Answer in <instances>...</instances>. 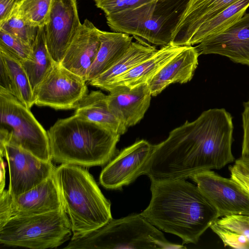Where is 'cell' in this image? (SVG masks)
<instances>
[{
    "label": "cell",
    "mask_w": 249,
    "mask_h": 249,
    "mask_svg": "<svg viewBox=\"0 0 249 249\" xmlns=\"http://www.w3.org/2000/svg\"><path fill=\"white\" fill-rule=\"evenodd\" d=\"M189 0H157L153 12L139 37L158 46L171 43Z\"/></svg>",
    "instance_id": "cell-15"
},
{
    "label": "cell",
    "mask_w": 249,
    "mask_h": 249,
    "mask_svg": "<svg viewBox=\"0 0 249 249\" xmlns=\"http://www.w3.org/2000/svg\"><path fill=\"white\" fill-rule=\"evenodd\" d=\"M229 170L231 178L249 193V168L236 160Z\"/></svg>",
    "instance_id": "cell-31"
},
{
    "label": "cell",
    "mask_w": 249,
    "mask_h": 249,
    "mask_svg": "<svg viewBox=\"0 0 249 249\" xmlns=\"http://www.w3.org/2000/svg\"><path fill=\"white\" fill-rule=\"evenodd\" d=\"M199 55L217 54L249 66V13L196 47Z\"/></svg>",
    "instance_id": "cell-14"
},
{
    "label": "cell",
    "mask_w": 249,
    "mask_h": 249,
    "mask_svg": "<svg viewBox=\"0 0 249 249\" xmlns=\"http://www.w3.org/2000/svg\"><path fill=\"white\" fill-rule=\"evenodd\" d=\"M38 28L14 12L6 20L0 23V29L20 38L32 46L36 38Z\"/></svg>",
    "instance_id": "cell-29"
},
{
    "label": "cell",
    "mask_w": 249,
    "mask_h": 249,
    "mask_svg": "<svg viewBox=\"0 0 249 249\" xmlns=\"http://www.w3.org/2000/svg\"><path fill=\"white\" fill-rule=\"evenodd\" d=\"M10 181L8 191L17 196L38 185L53 175L56 168L27 151L13 144L5 146Z\"/></svg>",
    "instance_id": "cell-13"
},
{
    "label": "cell",
    "mask_w": 249,
    "mask_h": 249,
    "mask_svg": "<svg viewBox=\"0 0 249 249\" xmlns=\"http://www.w3.org/2000/svg\"><path fill=\"white\" fill-rule=\"evenodd\" d=\"M52 160L83 167L107 164L118 153L120 135L76 115L47 131Z\"/></svg>",
    "instance_id": "cell-3"
},
{
    "label": "cell",
    "mask_w": 249,
    "mask_h": 249,
    "mask_svg": "<svg viewBox=\"0 0 249 249\" xmlns=\"http://www.w3.org/2000/svg\"><path fill=\"white\" fill-rule=\"evenodd\" d=\"M154 0H126L121 11L135 8Z\"/></svg>",
    "instance_id": "cell-36"
},
{
    "label": "cell",
    "mask_w": 249,
    "mask_h": 249,
    "mask_svg": "<svg viewBox=\"0 0 249 249\" xmlns=\"http://www.w3.org/2000/svg\"><path fill=\"white\" fill-rule=\"evenodd\" d=\"M74 114L120 136L127 130V127L109 109L107 95L100 91H91L88 93L78 104Z\"/></svg>",
    "instance_id": "cell-23"
},
{
    "label": "cell",
    "mask_w": 249,
    "mask_h": 249,
    "mask_svg": "<svg viewBox=\"0 0 249 249\" xmlns=\"http://www.w3.org/2000/svg\"><path fill=\"white\" fill-rule=\"evenodd\" d=\"M225 247L249 249V215L222 217L210 227Z\"/></svg>",
    "instance_id": "cell-26"
},
{
    "label": "cell",
    "mask_w": 249,
    "mask_h": 249,
    "mask_svg": "<svg viewBox=\"0 0 249 249\" xmlns=\"http://www.w3.org/2000/svg\"><path fill=\"white\" fill-rule=\"evenodd\" d=\"M63 208L53 174L38 185L17 196L12 197L8 190L0 193V227L14 216L39 214Z\"/></svg>",
    "instance_id": "cell-9"
},
{
    "label": "cell",
    "mask_w": 249,
    "mask_h": 249,
    "mask_svg": "<svg viewBox=\"0 0 249 249\" xmlns=\"http://www.w3.org/2000/svg\"><path fill=\"white\" fill-rule=\"evenodd\" d=\"M167 240L142 214L115 219L83 236L71 239L66 249H184Z\"/></svg>",
    "instance_id": "cell-5"
},
{
    "label": "cell",
    "mask_w": 249,
    "mask_h": 249,
    "mask_svg": "<svg viewBox=\"0 0 249 249\" xmlns=\"http://www.w3.org/2000/svg\"><path fill=\"white\" fill-rule=\"evenodd\" d=\"M190 178L216 208L219 217L249 215V193L231 178L207 170Z\"/></svg>",
    "instance_id": "cell-10"
},
{
    "label": "cell",
    "mask_w": 249,
    "mask_h": 249,
    "mask_svg": "<svg viewBox=\"0 0 249 249\" xmlns=\"http://www.w3.org/2000/svg\"><path fill=\"white\" fill-rule=\"evenodd\" d=\"M233 129L232 117L224 108L204 111L154 145L144 175L150 180L186 179L200 172L222 168L235 160Z\"/></svg>",
    "instance_id": "cell-1"
},
{
    "label": "cell",
    "mask_w": 249,
    "mask_h": 249,
    "mask_svg": "<svg viewBox=\"0 0 249 249\" xmlns=\"http://www.w3.org/2000/svg\"><path fill=\"white\" fill-rule=\"evenodd\" d=\"M0 87L29 109L35 104L33 90L21 61L1 47Z\"/></svg>",
    "instance_id": "cell-20"
},
{
    "label": "cell",
    "mask_w": 249,
    "mask_h": 249,
    "mask_svg": "<svg viewBox=\"0 0 249 249\" xmlns=\"http://www.w3.org/2000/svg\"><path fill=\"white\" fill-rule=\"evenodd\" d=\"M54 175L71 225V239L80 238L112 218L110 202L85 168L61 164Z\"/></svg>",
    "instance_id": "cell-4"
},
{
    "label": "cell",
    "mask_w": 249,
    "mask_h": 249,
    "mask_svg": "<svg viewBox=\"0 0 249 249\" xmlns=\"http://www.w3.org/2000/svg\"><path fill=\"white\" fill-rule=\"evenodd\" d=\"M126 0H94L96 6L102 10L106 16L120 12Z\"/></svg>",
    "instance_id": "cell-33"
},
{
    "label": "cell",
    "mask_w": 249,
    "mask_h": 249,
    "mask_svg": "<svg viewBox=\"0 0 249 249\" xmlns=\"http://www.w3.org/2000/svg\"><path fill=\"white\" fill-rule=\"evenodd\" d=\"M244 110L242 113L243 139L241 156L242 160H249V100L244 104Z\"/></svg>",
    "instance_id": "cell-32"
},
{
    "label": "cell",
    "mask_w": 249,
    "mask_h": 249,
    "mask_svg": "<svg viewBox=\"0 0 249 249\" xmlns=\"http://www.w3.org/2000/svg\"><path fill=\"white\" fill-rule=\"evenodd\" d=\"M44 27L38 28L30 57L21 62L33 90L55 64L46 46Z\"/></svg>",
    "instance_id": "cell-27"
},
{
    "label": "cell",
    "mask_w": 249,
    "mask_h": 249,
    "mask_svg": "<svg viewBox=\"0 0 249 249\" xmlns=\"http://www.w3.org/2000/svg\"><path fill=\"white\" fill-rule=\"evenodd\" d=\"M99 34L100 46L87 76L88 83L112 66L132 42V37L124 33L99 30Z\"/></svg>",
    "instance_id": "cell-22"
},
{
    "label": "cell",
    "mask_w": 249,
    "mask_h": 249,
    "mask_svg": "<svg viewBox=\"0 0 249 249\" xmlns=\"http://www.w3.org/2000/svg\"><path fill=\"white\" fill-rule=\"evenodd\" d=\"M81 24L77 0H53L44 28L46 46L55 64H61Z\"/></svg>",
    "instance_id": "cell-11"
},
{
    "label": "cell",
    "mask_w": 249,
    "mask_h": 249,
    "mask_svg": "<svg viewBox=\"0 0 249 249\" xmlns=\"http://www.w3.org/2000/svg\"><path fill=\"white\" fill-rule=\"evenodd\" d=\"M157 51L155 46L137 38V41L131 43L127 51L112 66L88 83L104 89L115 78L131 70Z\"/></svg>",
    "instance_id": "cell-24"
},
{
    "label": "cell",
    "mask_w": 249,
    "mask_h": 249,
    "mask_svg": "<svg viewBox=\"0 0 249 249\" xmlns=\"http://www.w3.org/2000/svg\"><path fill=\"white\" fill-rule=\"evenodd\" d=\"M249 7V0H236L200 25L189 37L186 46L200 43L218 34L241 18Z\"/></svg>",
    "instance_id": "cell-25"
},
{
    "label": "cell",
    "mask_w": 249,
    "mask_h": 249,
    "mask_svg": "<svg viewBox=\"0 0 249 249\" xmlns=\"http://www.w3.org/2000/svg\"><path fill=\"white\" fill-rule=\"evenodd\" d=\"M239 162L242 163L243 165H244L245 166L249 168V160H242L239 158L238 159L236 160Z\"/></svg>",
    "instance_id": "cell-38"
},
{
    "label": "cell",
    "mask_w": 249,
    "mask_h": 249,
    "mask_svg": "<svg viewBox=\"0 0 249 249\" xmlns=\"http://www.w3.org/2000/svg\"><path fill=\"white\" fill-rule=\"evenodd\" d=\"M0 193L4 190L5 184V168L4 160L2 157L0 158Z\"/></svg>",
    "instance_id": "cell-37"
},
{
    "label": "cell",
    "mask_w": 249,
    "mask_h": 249,
    "mask_svg": "<svg viewBox=\"0 0 249 249\" xmlns=\"http://www.w3.org/2000/svg\"><path fill=\"white\" fill-rule=\"evenodd\" d=\"M72 233L64 208L49 213L10 218L0 227V243L32 249L55 248Z\"/></svg>",
    "instance_id": "cell-6"
},
{
    "label": "cell",
    "mask_w": 249,
    "mask_h": 249,
    "mask_svg": "<svg viewBox=\"0 0 249 249\" xmlns=\"http://www.w3.org/2000/svg\"><path fill=\"white\" fill-rule=\"evenodd\" d=\"M53 0H21L13 13L35 27H44L47 22Z\"/></svg>",
    "instance_id": "cell-28"
},
{
    "label": "cell",
    "mask_w": 249,
    "mask_h": 249,
    "mask_svg": "<svg viewBox=\"0 0 249 249\" xmlns=\"http://www.w3.org/2000/svg\"><path fill=\"white\" fill-rule=\"evenodd\" d=\"M152 96L147 83L133 88L116 87L107 95L112 113L127 128L138 123L148 109Z\"/></svg>",
    "instance_id": "cell-17"
},
{
    "label": "cell",
    "mask_w": 249,
    "mask_h": 249,
    "mask_svg": "<svg viewBox=\"0 0 249 249\" xmlns=\"http://www.w3.org/2000/svg\"><path fill=\"white\" fill-rule=\"evenodd\" d=\"M154 147L141 140L122 149L102 170L100 183L107 189L121 190L134 182L144 174Z\"/></svg>",
    "instance_id": "cell-12"
},
{
    "label": "cell",
    "mask_w": 249,
    "mask_h": 249,
    "mask_svg": "<svg viewBox=\"0 0 249 249\" xmlns=\"http://www.w3.org/2000/svg\"><path fill=\"white\" fill-rule=\"evenodd\" d=\"M30 109L0 87V123L11 128L8 143L27 151L42 160L51 162L47 131Z\"/></svg>",
    "instance_id": "cell-7"
},
{
    "label": "cell",
    "mask_w": 249,
    "mask_h": 249,
    "mask_svg": "<svg viewBox=\"0 0 249 249\" xmlns=\"http://www.w3.org/2000/svg\"><path fill=\"white\" fill-rule=\"evenodd\" d=\"M151 198L142 214L161 230L196 244L219 218L218 213L195 185L184 179L150 180Z\"/></svg>",
    "instance_id": "cell-2"
},
{
    "label": "cell",
    "mask_w": 249,
    "mask_h": 249,
    "mask_svg": "<svg viewBox=\"0 0 249 249\" xmlns=\"http://www.w3.org/2000/svg\"><path fill=\"white\" fill-rule=\"evenodd\" d=\"M9 131L5 127L1 126L0 129V152L1 157H5V146L9 142Z\"/></svg>",
    "instance_id": "cell-35"
},
{
    "label": "cell",
    "mask_w": 249,
    "mask_h": 249,
    "mask_svg": "<svg viewBox=\"0 0 249 249\" xmlns=\"http://www.w3.org/2000/svg\"><path fill=\"white\" fill-rule=\"evenodd\" d=\"M21 0H0V23L6 20L11 15Z\"/></svg>",
    "instance_id": "cell-34"
},
{
    "label": "cell",
    "mask_w": 249,
    "mask_h": 249,
    "mask_svg": "<svg viewBox=\"0 0 249 249\" xmlns=\"http://www.w3.org/2000/svg\"><path fill=\"white\" fill-rule=\"evenodd\" d=\"M185 46L170 44L162 46L151 56L131 70L115 78L103 90L110 91L116 87L133 88L147 83L169 61L181 51Z\"/></svg>",
    "instance_id": "cell-21"
},
{
    "label": "cell",
    "mask_w": 249,
    "mask_h": 249,
    "mask_svg": "<svg viewBox=\"0 0 249 249\" xmlns=\"http://www.w3.org/2000/svg\"><path fill=\"white\" fill-rule=\"evenodd\" d=\"M236 0H189L171 44L186 46L189 37L200 25Z\"/></svg>",
    "instance_id": "cell-19"
},
{
    "label": "cell",
    "mask_w": 249,
    "mask_h": 249,
    "mask_svg": "<svg viewBox=\"0 0 249 249\" xmlns=\"http://www.w3.org/2000/svg\"><path fill=\"white\" fill-rule=\"evenodd\" d=\"M0 47L5 49L21 62L28 59L32 46L20 38L0 29Z\"/></svg>",
    "instance_id": "cell-30"
},
{
    "label": "cell",
    "mask_w": 249,
    "mask_h": 249,
    "mask_svg": "<svg viewBox=\"0 0 249 249\" xmlns=\"http://www.w3.org/2000/svg\"><path fill=\"white\" fill-rule=\"evenodd\" d=\"M199 55L196 47L185 46L147 82L152 96L157 95L172 84L190 81L197 67Z\"/></svg>",
    "instance_id": "cell-18"
},
{
    "label": "cell",
    "mask_w": 249,
    "mask_h": 249,
    "mask_svg": "<svg viewBox=\"0 0 249 249\" xmlns=\"http://www.w3.org/2000/svg\"><path fill=\"white\" fill-rule=\"evenodd\" d=\"M82 77L60 64H55L33 90L35 104L55 109L76 108L88 94Z\"/></svg>",
    "instance_id": "cell-8"
},
{
    "label": "cell",
    "mask_w": 249,
    "mask_h": 249,
    "mask_svg": "<svg viewBox=\"0 0 249 249\" xmlns=\"http://www.w3.org/2000/svg\"><path fill=\"white\" fill-rule=\"evenodd\" d=\"M99 31L92 22L85 19L60 64L85 81L100 48Z\"/></svg>",
    "instance_id": "cell-16"
}]
</instances>
